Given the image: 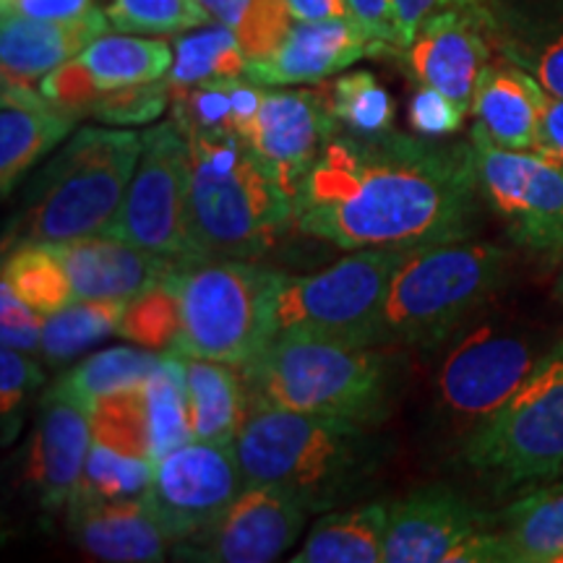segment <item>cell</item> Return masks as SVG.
I'll return each mask as SVG.
<instances>
[{
	"instance_id": "484cf974",
	"label": "cell",
	"mask_w": 563,
	"mask_h": 563,
	"mask_svg": "<svg viewBox=\"0 0 563 563\" xmlns=\"http://www.w3.org/2000/svg\"><path fill=\"white\" fill-rule=\"evenodd\" d=\"M496 532L506 563H563V477L506 506Z\"/></svg>"
},
{
	"instance_id": "7c38bea8",
	"label": "cell",
	"mask_w": 563,
	"mask_h": 563,
	"mask_svg": "<svg viewBox=\"0 0 563 563\" xmlns=\"http://www.w3.org/2000/svg\"><path fill=\"white\" fill-rule=\"evenodd\" d=\"M386 563H506L496 522L452 488H420L389 504Z\"/></svg>"
},
{
	"instance_id": "603a6c76",
	"label": "cell",
	"mask_w": 563,
	"mask_h": 563,
	"mask_svg": "<svg viewBox=\"0 0 563 563\" xmlns=\"http://www.w3.org/2000/svg\"><path fill=\"white\" fill-rule=\"evenodd\" d=\"M76 118L32 89V81L3 79L0 89V188L3 196L74 131Z\"/></svg>"
},
{
	"instance_id": "3957f363",
	"label": "cell",
	"mask_w": 563,
	"mask_h": 563,
	"mask_svg": "<svg viewBox=\"0 0 563 563\" xmlns=\"http://www.w3.org/2000/svg\"><path fill=\"white\" fill-rule=\"evenodd\" d=\"M188 241L196 262L258 258L295 224V199L241 136L188 131Z\"/></svg>"
},
{
	"instance_id": "bcb514c9",
	"label": "cell",
	"mask_w": 563,
	"mask_h": 563,
	"mask_svg": "<svg viewBox=\"0 0 563 563\" xmlns=\"http://www.w3.org/2000/svg\"><path fill=\"white\" fill-rule=\"evenodd\" d=\"M527 68L534 76V81L543 87L548 95L563 97V34L545 42L532 60H527Z\"/></svg>"
},
{
	"instance_id": "8d00e7d4",
	"label": "cell",
	"mask_w": 563,
	"mask_h": 563,
	"mask_svg": "<svg viewBox=\"0 0 563 563\" xmlns=\"http://www.w3.org/2000/svg\"><path fill=\"white\" fill-rule=\"evenodd\" d=\"M180 332V300L173 277L125 306L121 336L146 350L173 347Z\"/></svg>"
},
{
	"instance_id": "5b68a950",
	"label": "cell",
	"mask_w": 563,
	"mask_h": 563,
	"mask_svg": "<svg viewBox=\"0 0 563 563\" xmlns=\"http://www.w3.org/2000/svg\"><path fill=\"white\" fill-rule=\"evenodd\" d=\"M243 373L251 405L363 422L384 412L386 357L373 344L285 332Z\"/></svg>"
},
{
	"instance_id": "52a82bcc",
	"label": "cell",
	"mask_w": 563,
	"mask_h": 563,
	"mask_svg": "<svg viewBox=\"0 0 563 563\" xmlns=\"http://www.w3.org/2000/svg\"><path fill=\"white\" fill-rule=\"evenodd\" d=\"M285 274L251 258H207L173 274L180 332L173 350L188 357L249 365L277 336V292Z\"/></svg>"
},
{
	"instance_id": "ee69618b",
	"label": "cell",
	"mask_w": 563,
	"mask_h": 563,
	"mask_svg": "<svg viewBox=\"0 0 563 563\" xmlns=\"http://www.w3.org/2000/svg\"><path fill=\"white\" fill-rule=\"evenodd\" d=\"M394 3H397L399 19H402L410 40L420 30L422 21L441 11H467L490 24V0H394Z\"/></svg>"
},
{
	"instance_id": "9a60e30c",
	"label": "cell",
	"mask_w": 563,
	"mask_h": 563,
	"mask_svg": "<svg viewBox=\"0 0 563 563\" xmlns=\"http://www.w3.org/2000/svg\"><path fill=\"white\" fill-rule=\"evenodd\" d=\"M525 336L483 327L464 334L439 371L441 405L477 428L509 402L538 363Z\"/></svg>"
},
{
	"instance_id": "ba28073f",
	"label": "cell",
	"mask_w": 563,
	"mask_h": 563,
	"mask_svg": "<svg viewBox=\"0 0 563 563\" xmlns=\"http://www.w3.org/2000/svg\"><path fill=\"white\" fill-rule=\"evenodd\" d=\"M462 460L501 485L563 477V340L538 357L501 410L470 431Z\"/></svg>"
},
{
	"instance_id": "b9f144b4",
	"label": "cell",
	"mask_w": 563,
	"mask_h": 563,
	"mask_svg": "<svg viewBox=\"0 0 563 563\" xmlns=\"http://www.w3.org/2000/svg\"><path fill=\"white\" fill-rule=\"evenodd\" d=\"M42 327H45V316L21 300L9 282H0V340H3V347L32 355L42 344Z\"/></svg>"
},
{
	"instance_id": "74e56055",
	"label": "cell",
	"mask_w": 563,
	"mask_h": 563,
	"mask_svg": "<svg viewBox=\"0 0 563 563\" xmlns=\"http://www.w3.org/2000/svg\"><path fill=\"white\" fill-rule=\"evenodd\" d=\"M332 104L336 118L347 131L384 133L391 129V95L371 70H347L332 87Z\"/></svg>"
},
{
	"instance_id": "d6986e66",
	"label": "cell",
	"mask_w": 563,
	"mask_h": 563,
	"mask_svg": "<svg viewBox=\"0 0 563 563\" xmlns=\"http://www.w3.org/2000/svg\"><path fill=\"white\" fill-rule=\"evenodd\" d=\"M51 245L66 266L76 300L131 302L186 264L104 232Z\"/></svg>"
},
{
	"instance_id": "d590c367",
	"label": "cell",
	"mask_w": 563,
	"mask_h": 563,
	"mask_svg": "<svg viewBox=\"0 0 563 563\" xmlns=\"http://www.w3.org/2000/svg\"><path fill=\"white\" fill-rule=\"evenodd\" d=\"M104 16L125 34H183L214 21L199 0H108Z\"/></svg>"
},
{
	"instance_id": "836d02e7",
	"label": "cell",
	"mask_w": 563,
	"mask_h": 563,
	"mask_svg": "<svg viewBox=\"0 0 563 563\" xmlns=\"http://www.w3.org/2000/svg\"><path fill=\"white\" fill-rule=\"evenodd\" d=\"M154 475V462L146 456H133L104 443H91L81 481L76 485L70 501H89V498H139L150 490ZM68 501V504H70Z\"/></svg>"
},
{
	"instance_id": "e0dca14e",
	"label": "cell",
	"mask_w": 563,
	"mask_h": 563,
	"mask_svg": "<svg viewBox=\"0 0 563 563\" xmlns=\"http://www.w3.org/2000/svg\"><path fill=\"white\" fill-rule=\"evenodd\" d=\"M384 47L355 16L295 21L287 37L264 58L249 60L245 79L262 87H306L342 74Z\"/></svg>"
},
{
	"instance_id": "60d3db41",
	"label": "cell",
	"mask_w": 563,
	"mask_h": 563,
	"mask_svg": "<svg viewBox=\"0 0 563 563\" xmlns=\"http://www.w3.org/2000/svg\"><path fill=\"white\" fill-rule=\"evenodd\" d=\"M40 91L53 104H58L60 110H66L68 115H74L76 121L84 115H89L91 108H95L97 97H100V89H97L95 81L89 79L87 68L81 66L79 58L63 63L60 68H55L47 76H42Z\"/></svg>"
},
{
	"instance_id": "c3c4849f",
	"label": "cell",
	"mask_w": 563,
	"mask_h": 563,
	"mask_svg": "<svg viewBox=\"0 0 563 563\" xmlns=\"http://www.w3.org/2000/svg\"><path fill=\"white\" fill-rule=\"evenodd\" d=\"M295 21H327L352 16L350 0H287Z\"/></svg>"
},
{
	"instance_id": "9c48e42d",
	"label": "cell",
	"mask_w": 563,
	"mask_h": 563,
	"mask_svg": "<svg viewBox=\"0 0 563 563\" xmlns=\"http://www.w3.org/2000/svg\"><path fill=\"white\" fill-rule=\"evenodd\" d=\"M410 249H363L316 274L282 277L277 334L378 344L389 287Z\"/></svg>"
},
{
	"instance_id": "ab89813d",
	"label": "cell",
	"mask_w": 563,
	"mask_h": 563,
	"mask_svg": "<svg viewBox=\"0 0 563 563\" xmlns=\"http://www.w3.org/2000/svg\"><path fill=\"white\" fill-rule=\"evenodd\" d=\"M42 384L37 363L26 357V352L3 347L0 350V415H3V441L9 443L19 428V410L26 394Z\"/></svg>"
},
{
	"instance_id": "7a4b0ae2",
	"label": "cell",
	"mask_w": 563,
	"mask_h": 563,
	"mask_svg": "<svg viewBox=\"0 0 563 563\" xmlns=\"http://www.w3.org/2000/svg\"><path fill=\"white\" fill-rule=\"evenodd\" d=\"M235 452L245 485H279L311 511L347 501L376 462L363 420L272 405H251Z\"/></svg>"
},
{
	"instance_id": "f907efd6",
	"label": "cell",
	"mask_w": 563,
	"mask_h": 563,
	"mask_svg": "<svg viewBox=\"0 0 563 563\" xmlns=\"http://www.w3.org/2000/svg\"><path fill=\"white\" fill-rule=\"evenodd\" d=\"M553 298L561 302L563 306V269H561V274H559V279H555V287H553Z\"/></svg>"
},
{
	"instance_id": "e575fe53",
	"label": "cell",
	"mask_w": 563,
	"mask_h": 563,
	"mask_svg": "<svg viewBox=\"0 0 563 563\" xmlns=\"http://www.w3.org/2000/svg\"><path fill=\"white\" fill-rule=\"evenodd\" d=\"M91 435L97 443L118 449V452L152 460V431L144 386L108 394L91 407Z\"/></svg>"
},
{
	"instance_id": "d4e9b609",
	"label": "cell",
	"mask_w": 563,
	"mask_h": 563,
	"mask_svg": "<svg viewBox=\"0 0 563 563\" xmlns=\"http://www.w3.org/2000/svg\"><path fill=\"white\" fill-rule=\"evenodd\" d=\"M235 368L238 365L186 355L188 410H191V435L196 441H238L251 402L245 378L238 376Z\"/></svg>"
},
{
	"instance_id": "4316f807",
	"label": "cell",
	"mask_w": 563,
	"mask_h": 563,
	"mask_svg": "<svg viewBox=\"0 0 563 563\" xmlns=\"http://www.w3.org/2000/svg\"><path fill=\"white\" fill-rule=\"evenodd\" d=\"M389 504L323 514L292 563H378L386 555Z\"/></svg>"
},
{
	"instance_id": "f6af8a7d",
	"label": "cell",
	"mask_w": 563,
	"mask_h": 563,
	"mask_svg": "<svg viewBox=\"0 0 563 563\" xmlns=\"http://www.w3.org/2000/svg\"><path fill=\"white\" fill-rule=\"evenodd\" d=\"M3 13L26 19H76L91 11V0H0Z\"/></svg>"
},
{
	"instance_id": "5bb4252c",
	"label": "cell",
	"mask_w": 563,
	"mask_h": 563,
	"mask_svg": "<svg viewBox=\"0 0 563 563\" xmlns=\"http://www.w3.org/2000/svg\"><path fill=\"white\" fill-rule=\"evenodd\" d=\"M308 506L279 485H245L209 530L183 540L175 555L207 563H269L300 538Z\"/></svg>"
},
{
	"instance_id": "6da1fadb",
	"label": "cell",
	"mask_w": 563,
	"mask_h": 563,
	"mask_svg": "<svg viewBox=\"0 0 563 563\" xmlns=\"http://www.w3.org/2000/svg\"><path fill=\"white\" fill-rule=\"evenodd\" d=\"M473 144L336 131L295 194V228L342 251L422 249L470 238Z\"/></svg>"
},
{
	"instance_id": "8fae6325",
	"label": "cell",
	"mask_w": 563,
	"mask_h": 563,
	"mask_svg": "<svg viewBox=\"0 0 563 563\" xmlns=\"http://www.w3.org/2000/svg\"><path fill=\"white\" fill-rule=\"evenodd\" d=\"M470 144L481 196L511 241L543 256H563V162L538 150H506L477 125Z\"/></svg>"
},
{
	"instance_id": "277c9868",
	"label": "cell",
	"mask_w": 563,
	"mask_h": 563,
	"mask_svg": "<svg viewBox=\"0 0 563 563\" xmlns=\"http://www.w3.org/2000/svg\"><path fill=\"white\" fill-rule=\"evenodd\" d=\"M144 136L79 129L34 175L3 232V253L30 243L100 235L115 220L136 173Z\"/></svg>"
},
{
	"instance_id": "681fc988",
	"label": "cell",
	"mask_w": 563,
	"mask_h": 563,
	"mask_svg": "<svg viewBox=\"0 0 563 563\" xmlns=\"http://www.w3.org/2000/svg\"><path fill=\"white\" fill-rule=\"evenodd\" d=\"M199 3L211 13V19L238 32L249 16L253 0H199Z\"/></svg>"
},
{
	"instance_id": "ffe728a7",
	"label": "cell",
	"mask_w": 563,
	"mask_h": 563,
	"mask_svg": "<svg viewBox=\"0 0 563 563\" xmlns=\"http://www.w3.org/2000/svg\"><path fill=\"white\" fill-rule=\"evenodd\" d=\"M91 443L95 435L89 407L55 389L47 391L40 405L26 467L32 488L47 511H58L70 501L81 481Z\"/></svg>"
},
{
	"instance_id": "83f0119b",
	"label": "cell",
	"mask_w": 563,
	"mask_h": 563,
	"mask_svg": "<svg viewBox=\"0 0 563 563\" xmlns=\"http://www.w3.org/2000/svg\"><path fill=\"white\" fill-rule=\"evenodd\" d=\"M79 60L95 87L110 91L167 79L175 51L167 40L104 32L79 55Z\"/></svg>"
},
{
	"instance_id": "8992f818",
	"label": "cell",
	"mask_w": 563,
	"mask_h": 563,
	"mask_svg": "<svg viewBox=\"0 0 563 563\" xmlns=\"http://www.w3.org/2000/svg\"><path fill=\"white\" fill-rule=\"evenodd\" d=\"M509 262V251L467 238L410 249L391 279L382 342L439 347L501 290Z\"/></svg>"
},
{
	"instance_id": "d6a6232c",
	"label": "cell",
	"mask_w": 563,
	"mask_h": 563,
	"mask_svg": "<svg viewBox=\"0 0 563 563\" xmlns=\"http://www.w3.org/2000/svg\"><path fill=\"white\" fill-rule=\"evenodd\" d=\"M3 279L42 316L58 313L76 300L66 266L51 243L19 245L5 253Z\"/></svg>"
},
{
	"instance_id": "44dd1931",
	"label": "cell",
	"mask_w": 563,
	"mask_h": 563,
	"mask_svg": "<svg viewBox=\"0 0 563 563\" xmlns=\"http://www.w3.org/2000/svg\"><path fill=\"white\" fill-rule=\"evenodd\" d=\"M68 527L76 543L100 561L154 563L165 561L170 548V538L154 519L144 496L70 501Z\"/></svg>"
},
{
	"instance_id": "f35d334b",
	"label": "cell",
	"mask_w": 563,
	"mask_h": 563,
	"mask_svg": "<svg viewBox=\"0 0 563 563\" xmlns=\"http://www.w3.org/2000/svg\"><path fill=\"white\" fill-rule=\"evenodd\" d=\"M173 100L167 79L100 91L89 115L108 125H144L157 121Z\"/></svg>"
},
{
	"instance_id": "4dcf8cb0",
	"label": "cell",
	"mask_w": 563,
	"mask_h": 563,
	"mask_svg": "<svg viewBox=\"0 0 563 563\" xmlns=\"http://www.w3.org/2000/svg\"><path fill=\"white\" fill-rule=\"evenodd\" d=\"M150 410L152 460L170 454L173 449L191 441V410H188V373L186 355L170 350L162 355L157 371L144 386Z\"/></svg>"
},
{
	"instance_id": "f1b7e54d",
	"label": "cell",
	"mask_w": 563,
	"mask_h": 563,
	"mask_svg": "<svg viewBox=\"0 0 563 563\" xmlns=\"http://www.w3.org/2000/svg\"><path fill=\"white\" fill-rule=\"evenodd\" d=\"M173 51L175 63L167 74L173 95L211 79L245 76V66H249V55H245L238 34L220 21L178 34Z\"/></svg>"
},
{
	"instance_id": "f546056e",
	"label": "cell",
	"mask_w": 563,
	"mask_h": 563,
	"mask_svg": "<svg viewBox=\"0 0 563 563\" xmlns=\"http://www.w3.org/2000/svg\"><path fill=\"white\" fill-rule=\"evenodd\" d=\"M159 361L162 355H154L152 350L139 347V344L136 347H108L68 371L53 389L91 410L108 394L146 386Z\"/></svg>"
},
{
	"instance_id": "4fadbf2b",
	"label": "cell",
	"mask_w": 563,
	"mask_h": 563,
	"mask_svg": "<svg viewBox=\"0 0 563 563\" xmlns=\"http://www.w3.org/2000/svg\"><path fill=\"white\" fill-rule=\"evenodd\" d=\"M243 488L235 443L191 439L154 462L144 498L170 543H183L209 530Z\"/></svg>"
},
{
	"instance_id": "7402d4cb",
	"label": "cell",
	"mask_w": 563,
	"mask_h": 563,
	"mask_svg": "<svg viewBox=\"0 0 563 563\" xmlns=\"http://www.w3.org/2000/svg\"><path fill=\"white\" fill-rule=\"evenodd\" d=\"M104 11L91 9L76 19H26L3 13L0 21V66L3 79L34 81L79 58L97 37L108 32Z\"/></svg>"
},
{
	"instance_id": "1f68e13d",
	"label": "cell",
	"mask_w": 563,
	"mask_h": 563,
	"mask_svg": "<svg viewBox=\"0 0 563 563\" xmlns=\"http://www.w3.org/2000/svg\"><path fill=\"white\" fill-rule=\"evenodd\" d=\"M129 302L115 300H76L58 313L45 316L40 352L51 365L74 361L91 344L121 334V323Z\"/></svg>"
},
{
	"instance_id": "30bf717a",
	"label": "cell",
	"mask_w": 563,
	"mask_h": 563,
	"mask_svg": "<svg viewBox=\"0 0 563 563\" xmlns=\"http://www.w3.org/2000/svg\"><path fill=\"white\" fill-rule=\"evenodd\" d=\"M136 173L104 235L162 253L175 262H196L188 241V186H191V144L175 121L152 125L144 133Z\"/></svg>"
},
{
	"instance_id": "ac0fdd59",
	"label": "cell",
	"mask_w": 563,
	"mask_h": 563,
	"mask_svg": "<svg viewBox=\"0 0 563 563\" xmlns=\"http://www.w3.org/2000/svg\"><path fill=\"white\" fill-rule=\"evenodd\" d=\"M483 26H488V21L467 11L433 13L402 51L415 81L439 89L464 112H473L477 81L488 66Z\"/></svg>"
},
{
	"instance_id": "7bdbcfd3",
	"label": "cell",
	"mask_w": 563,
	"mask_h": 563,
	"mask_svg": "<svg viewBox=\"0 0 563 563\" xmlns=\"http://www.w3.org/2000/svg\"><path fill=\"white\" fill-rule=\"evenodd\" d=\"M464 115H467V112H464L460 104L431 87H420L415 91L410 100V110H407L412 133L426 139L452 136V133L462 129Z\"/></svg>"
},
{
	"instance_id": "7dc6e473",
	"label": "cell",
	"mask_w": 563,
	"mask_h": 563,
	"mask_svg": "<svg viewBox=\"0 0 563 563\" xmlns=\"http://www.w3.org/2000/svg\"><path fill=\"white\" fill-rule=\"evenodd\" d=\"M538 152L563 162V97H553L548 91H543L540 104Z\"/></svg>"
},
{
	"instance_id": "cb8c5ba5",
	"label": "cell",
	"mask_w": 563,
	"mask_h": 563,
	"mask_svg": "<svg viewBox=\"0 0 563 563\" xmlns=\"http://www.w3.org/2000/svg\"><path fill=\"white\" fill-rule=\"evenodd\" d=\"M543 91L530 70L485 66L473 100L475 125L506 150H538Z\"/></svg>"
},
{
	"instance_id": "2e32d148",
	"label": "cell",
	"mask_w": 563,
	"mask_h": 563,
	"mask_svg": "<svg viewBox=\"0 0 563 563\" xmlns=\"http://www.w3.org/2000/svg\"><path fill=\"white\" fill-rule=\"evenodd\" d=\"M340 125L327 91L266 87L262 108L243 131V141L295 199L302 178Z\"/></svg>"
}]
</instances>
